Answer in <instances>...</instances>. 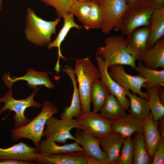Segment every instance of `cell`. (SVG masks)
Listing matches in <instances>:
<instances>
[{"label":"cell","mask_w":164,"mask_h":164,"mask_svg":"<svg viewBox=\"0 0 164 164\" xmlns=\"http://www.w3.org/2000/svg\"><path fill=\"white\" fill-rule=\"evenodd\" d=\"M153 10L149 2L143 3L138 1L135 4L128 6L120 22L119 30L122 35L127 36L138 28L149 26Z\"/></svg>","instance_id":"6"},{"label":"cell","mask_w":164,"mask_h":164,"mask_svg":"<svg viewBox=\"0 0 164 164\" xmlns=\"http://www.w3.org/2000/svg\"><path fill=\"white\" fill-rule=\"evenodd\" d=\"M126 111L116 98L111 94L99 111V114L112 123L127 116Z\"/></svg>","instance_id":"26"},{"label":"cell","mask_w":164,"mask_h":164,"mask_svg":"<svg viewBox=\"0 0 164 164\" xmlns=\"http://www.w3.org/2000/svg\"><path fill=\"white\" fill-rule=\"evenodd\" d=\"M41 87L35 89L26 98L21 100L14 99L12 97V88L9 89L4 96L0 98V102L4 104V106L0 108V116L4 112L9 109L10 111L15 112L12 117L15 128H20L27 124L32 119L25 117L24 112L26 109L30 107L39 108L41 107L40 103L36 101L34 99L36 93Z\"/></svg>","instance_id":"5"},{"label":"cell","mask_w":164,"mask_h":164,"mask_svg":"<svg viewBox=\"0 0 164 164\" xmlns=\"http://www.w3.org/2000/svg\"><path fill=\"white\" fill-rule=\"evenodd\" d=\"M125 38L123 35H115L106 38L104 46L97 48L96 56L103 59L108 69L111 66L121 64L135 69L136 59L128 52L125 46Z\"/></svg>","instance_id":"4"},{"label":"cell","mask_w":164,"mask_h":164,"mask_svg":"<svg viewBox=\"0 0 164 164\" xmlns=\"http://www.w3.org/2000/svg\"><path fill=\"white\" fill-rule=\"evenodd\" d=\"M109 69L108 72L110 76L123 88L130 90L133 93L148 99L147 92H144L142 90L146 81L144 78L139 75L133 76L128 73L122 65H114Z\"/></svg>","instance_id":"9"},{"label":"cell","mask_w":164,"mask_h":164,"mask_svg":"<svg viewBox=\"0 0 164 164\" xmlns=\"http://www.w3.org/2000/svg\"><path fill=\"white\" fill-rule=\"evenodd\" d=\"M9 73L5 74L2 78L5 84L9 89L11 88L15 82L21 80L26 81L27 85L34 89L39 86H44L49 89H54L55 87L47 73L44 71L38 72L30 69L28 70L25 75L18 77H10Z\"/></svg>","instance_id":"12"},{"label":"cell","mask_w":164,"mask_h":164,"mask_svg":"<svg viewBox=\"0 0 164 164\" xmlns=\"http://www.w3.org/2000/svg\"><path fill=\"white\" fill-rule=\"evenodd\" d=\"M126 95L129 100V114L142 121L150 113L147 99L138 96L125 89Z\"/></svg>","instance_id":"24"},{"label":"cell","mask_w":164,"mask_h":164,"mask_svg":"<svg viewBox=\"0 0 164 164\" xmlns=\"http://www.w3.org/2000/svg\"><path fill=\"white\" fill-rule=\"evenodd\" d=\"M134 145L133 138L129 137L124 138L120 156L117 164L133 163Z\"/></svg>","instance_id":"33"},{"label":"cell","mask_w":164,"mask_h":164,"mask_svg":"<svg viewBox=\"0 0 164 164\" xmlns=\"http://www.w3.org/2000/svg\"><path fill=\"white\" fill-rule=\"evenodd\" d=\"M147 49L164 36V8L154 10L149 20Z\"/></svg>","instance_id":"21"},{"label":"cell","mask_w":164,"mask_h":164,"mask_svg":"<svg viewBox=\"0 0 164 164\" xmlns=\"http://www.w3.org/2000/svg\"><path fill=\"white\" fill-rule=\"evenodd\" d=\"M2 0H0V10L1 11L2 10Z\"/></svg>","instance_id":"41"},{"label":"cell","mask_w":164,"mask_h":164,"mask_svg":"<svg viewBox=\"0 0 164 164\" xmlns=\"http://www.w3.org/2000/svg\"><path fill=\"white\" fill-rule=\"evenodd\" d=\"M75 137L76 142L91 158L104 162L106 164L107 155L102 149L99 139L87 131L77 128Z\"/></svg>","instance_id":"15"},{"label":"cell","mask_w":164,"mask_h":164,"mask_svg":"<svg viewBox=\"0 0 164 164\" xmlns=\"http://www.w3.org/2000/svg\"><path fill=\"white\" fill-rule=\"evenodd\" d=\"M26 19L24 32L27 40L40 46L51 42V36L56 34V27L61 21L59 18L53 21L44 20L30 8L27 9Z\"/></svg>","instance_id":"3"},{"label":"cell","mask_w":164,"mask_h":164,"mask_svg":"<svg viewBox=\"0 0 164 164\" xmlns=\"http://www.w3.org/2000/svg\"><path fill=\"white\" fill-rule=\"evenodd\" d=\"M101 9L103 22L101 29L108 34L111 30H119L120 22L128 6L125 0H96Z\"/></svg>","instance_id":"7"},{"label":"cell","mask_w":164,"mask_h":164,"mask_svg":"<svg viewBox=\"0 0 164 164\" xmlns=\"http://www.w3.org/2000/svg\"><path fill=\"white\" fill-rule=\"evenodd\" d=\"M128 6L131 5L137 2L138 0H125Z\"/></svg>","instance_id":"39"},{"label":"cell","mask_w":164,"mask_h":164,"mask_svg":"<svg viewBox=\"0 0 164 164\" xmlns=\"http://www.w3.org/2000/svg\"><path fill=\"white\" fill-rule=\"evenodd\" d=\"M37 147L39 153L43 155L58 154L83 150L80 145L75 141L59 145L53 141L45 139L41 140Z\"/></svg>","instance_id":"25"},{"label":"cell","mask_w":164,"mask_h":164,"mask_svg":"<svg viewBox=\"0 0 164 164\" xmlns=\"http://www.w3.org/2000/svg\"><path fill=\"white\" fill-rule=\"evenodd\" d=\"M149 3L154 10L164 8V0H149Z\"/></svg>","instance_id":"37"},{"label":"cell","mask_w":164,"mask_h":164,"mask_svg":"<svg viewBox=\"0 0 164 164\" xmlns=\"http://www.w3.org/2000/svg\"><path fill=\"white\" fill-rule=\"evenodd\" d=\"M160 86H156L146 90L148 94L149 105L153 120L159 121L164 116V104L159 96Z\"/></svg>","instance_id":"30"},{"label":"cell","mask_w":164,"mask_h":164,"mask_svg":"<svg viewBox=\"0 0 164 164\" xmlns=\"http://www.w3.org/2000/svg\"><path fill=\"white\" fill-rule=\"evenodd\" d=\"M113 131L121 135L124 138L131 137L134 133L143 132V122L130 114L117 121L112 123Z\"/></svg>","instance_id":"22"},{"label":"cell","mask_w":164,"mask_h":164,"mask_svg":"<svg viewBox=\"0 0 164 164\" xmlns=\"http://www.w3.org/2000/svg\"><path fill=\"white\" fill-rule=\"evenodd\" d=\"M90 157L84 150L55 154H41L36 162L41 164H88Z\"/></svg>","instance_id":"16"},{"label":"cell","mask_w":164,"mask_h":164,"mask_svg":"<svg viewBox=\"0 0 164 164\" xmlns=\"http://www.w3.org/2000/svg\"><path fill=\"white\" fill-rule=\"evenodd\" d=\"M41 155L37 147H32L22 142L7 148L0 147V159L33 162H36Z\"/></svg>","instance_id":"14"},{"label":"cell","mask_w":164,"mask_h":164,"mask_svg":"<svg viewBox=\"0 0 164 164\" xmlns=\"http://www.w3.org/2000/svg\"><path fill=\"white\" fill-rule=\"evenodd\" d=\"M138 1L142 2L147 3L149 2V0H138Z\"/></svg>","instance_id":"40"},{"label":"cell","mask_w":164,"mask_h":164,"mask_svg":"<svg viewBox=\"0 0 164 164\" xmlns=\"http://www.w3.org/2000/svg\"><path fill=\"white\" fill-rule=\"evenodd\" d=\"M146 67L153 70L164 68V37L147 50L140 61Z\"/></svg>","instance_id":"20"},{"label":"cell","mask_w":164,"mask_h":164,"mask_svg":"<svg viewBox=\"0 0 164 164\" xmlns=\"http://www.w3.org/2000/svg\"><path fill=\"white\" fill-rule=\"evenodd\" d=\"M58 112V109L55 105L45 101L43 104L41 111L36 117L24 126L11 130V139L14 142L20 138L28 139L33 142L36 146H39L46 122Z\"/></svg>","instance_id":"2"},{"label":"cell","mask_w":164,"mask_h":164,"mask_svg":"<svg viewBox=\"0 0 164 164\" xmlns=\"http://www.w3.org/2000/svg\"><path fill=\"white\" fill-rule=\"evenodd\" d=\"M110 94L108 90L100 79L94 81L91 94L93 106L92 111L94 113L99 111Z\"/></svg>","instance_id":"28"},{"label":"cell","mask_w":164,"mask_h":164,"mask_svg":"<svg viewBox=\"0 0 164 164\" xmlns=\"http://www.w3.org/2000/svg\"><path fill=\"white\" fill-rule=\"evenodd\" d=\"M42 137L45 139L51 140L65 144L67 140L76 141V138L71 133V131L74 128H80L76 119H58L53 115L47 121Z\"/></svg>","instance_id":"8"},{"label":"cell","mask_w":164,"mask_h":164,"mask_svg":"<svg viewBox=\"0 0 164 164\" xmlns=\"http://www.w3.org/2000/svg\"><path fill=\"white\" fill-rule=\"evenodd\" d=\"M139 75L144 78L143 87L146 90L156 86H164V70H153L145 67L141 62H138L135 69Z\"/></svg>","instance_id":"27"},{"label":"cell","mask_w":164,"mask_h":164,"mask_svg":"<svg viewBox=\"0 0 164 164\" xmlns=\"http://www.w3.org/2000/svg\"><path fill=\"white\" fill-rule=\"evenodd\" d=\"M143 134L148 153L152 159L161 138L158 121H155L150 112L143 121Z\"/></svg>","instance_id":"19"},{"label":"cell","mask_w":164,"mask_h":164,"mask_svg":"<svg viewBox=\"0 0 164 164\" xmlns=\"http://www.w3.org/2000/svg\"><path fill=\"white\" fill-rule=\"evenodd\" d=\"M103 22V16L100 7L96 0H91L90 12L85 25L86 30L101 29Z\"/></svg>","instance_id":"31"},{"label":"cell","mask_w":164,"mask_h":164,"mask_svg":"<svg viewBox=\"0 0 164 164\" xmlns=\"http://www.w3.org/2000/svg\"><path fill=\"white\" fill-rule=\"evenodd\" d=\"M91 5V0H77L71 7L70 12L83 25L86 24Z\"/></svg>","instance_id":"32"},{"label":"cell","mask_w":164,"mask_h":164,"mask_svg":"<svg viewBox=\"0 0 164 164\" xmlns=\"http://www.w3.org/2000/svg\"><path fill=\"white\" fill-rule=\"evenodd\" d=\"M77 0H41L46 5L55 9L58 18H63L70 12V9Z\"/></svg>","instance_id":"34"},{"label":"cell","mask_w":164,"mask_h":164,"mask_svg":"<svg viewBox=\"0 0 164 164\" xmlns=\"http://www.w3.org/2000/svg\"><path fill=\"white\" fill-rule=\"evenodd\" d=\"M63 19H64L63 24L57 36L52 42L50 43L47 46V48L48 50L54 47L58 48V57L55 67L56 69L60 68V57L64 59L61 54L60 46L69 31L73 28L79 29L83 27V26H80L75 22L74 15L70 12L65 16Z\"/></svg>","instance_id":"23"},{"label":"cell","mask_w":164,"mask_h":164,"mask_svg":"<svg viewBox=\"0 0 164 164\" xmlns=\"http://www.w3.org/2000/svg\"><path fill=\"white\" fill-rule=\"evenodd\" d=\"M134 155L133 163L149 164L151 159L147 149L143 132H139L133 134Z\"/></svg>","instance_id":"29"},{"label":"cell","mask_w":164,"mask_h":164,"mask_svg":"<svg viewBox=\"0 0 164 164\" xmlns=\"http://www.w3.org/2000/svg\"><path fill=\"white\" fill-rule=\"evenodd\" d=\"M61 70L65 72L70 78L73 86V92L70 106L65 107L60 114V117L61 119H69L77 118L82 113L80 98L78 87L77 85L73 69L70 66L66 65Z\"/></svg>","instance_id":"18"},{"label":"cell","mask_w":164,"mask_h":164,"mask_svg":"<svg viewBox=\"0 0 164 164\" xmlns=\"http://www.w3.org/2000/svg\"><path fill=\"white\" fill-rule=\"evenodd\" d=\"M159 96L161 102L164 104V89L162 87H160Z\"/></svg>","instance_id":"38"},{"label":"cell","mask_w":164,"mask_h":164,"mask_svg":"<svg viewBox=\"0 0 164 164\" xmlns=\"http://www.w3.org/2000/svg\"><path fill=\"white\" fill-rule=\"evenodd\" d=\"M73 71L77 77L82 112H90L91 91L94 82L100 79L99 70L87 57L75 60Z\"/></svg>","instance_id":"1"},{"label":"cell","mask_w":164,"mask_h":164,"mask_svg":"<svg viewBox=\"0 0 164 164\" xmlns=\"http://www.w3.org/2000/svg\"><path fill=\"white\" fill-rule=\"evenodd\" d=\"M96 60L100 73V80L111 94L116 98L126 111H129V100L127 97L125 89L111 77L108 72V67L102 58L96 56Z\"/></svg>","instance_id":"11"},{"label":"cell","mask_w":164,"mask_h":164,"mask_svg":"<svg viewBox=\"0 0 164 164\" xmlns=\"http://www.w3.org/2000/svg\"><path fill=\"white\" fill-rule=\"evenodd\" d=\"M80 128L98 138L113 132L112 123L99 114L92 111L82 113L77 117Z\"/></svg>","instance_id":"10"},{"label":"cell","mask_w":164,"mask_h":164,"mask_svg":"<svg viewBox=\"0 0 164 164\" xmlns=\"http://www.w3.org/2000/svg\"><path fill=\"white\" fill-rule=\"evenodd\" d=\"M148 26L138 28L127 36L125 43L127 51L138 62L147 50V43L149 34Z\"/></svg>","instance_id":"13"},{"label":"cell","mask_w":164,"mask_h":164,"mask_svg":"<svg viewBox=\"0 0 164 164\" xmlns=\"http://www.w3.org/2000/svg\"><path fill=\"white\" fill-rule=\"evenodd\" d=\"M34 162L5 159H0V164H33Z\"/></svg>","instance_id":"36"},{"label":"cell","mask_w":164,"mask_h":164,"mask_svg":"<svg viewBox=\"0 0 164 164\" xmlns=\"http://www.w3.org/2000/svg\"><path fill=\"white\" fill-rule=\"evenodd\" d=\"M98 138L101 148L107 155L106 164H117L122 145L123 137L113 131Z\"/></svg>","instance_id":"17"},{"label":"cell","mask_w":164,"mask_h":164,"mask_svg":"<svg viewBox=\"0 0 164 164\" xmlns=\"http://www.w3.org/2000/svg\"><path fill=\"white\" fill-rule=\"evenodd\" d=\"M152 164L164 163V132L152 158Z\"/></svg>","instance_id":"35"}]
</instances>
